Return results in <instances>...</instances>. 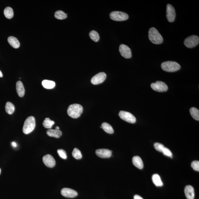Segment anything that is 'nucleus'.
<instances>
[{
	"instance_id": "nucleus-1",
	"label": "nucleus",
	"mask_w": 199,
	"mask_h": 199,
	"mask_svg": "<svg viewBox=\"0 0 199 199\" xmlns=\"http://www.w3.org/2000/svg\"><path fill=\"white\" fill-rule=\"evenodd\" d=\"M149 39L154 44H159L163 43V39L158 30L154 27H151L148 32Z\"/></svg>"
},
{
	"instance_id": "nucleus-2",
	"label": "nucleus",
	"mask_w": 199,
	"mask_h": 199,
	"mask_svg": "<svg viewBox=\"0 0 199 199\" xmlns=\"http://www.w3.org/2000/svg\"><path fill=\"white\" fill-rule=\"evenodd\" d=\"M83 111V107L77 104H72L70 105L67 110L68 115L73 118H78L82 114Z\"/></svg>"
},
{
	"instance_id": "nucleus-3",
	"label": "nucleus",
	"mask_w": 199,
	"mask_h": 199,
	"mask_svg": "<svg viewBox=\"0 0 199 199\" xmlns=\"http://www.w3.org/2000/svg\"><path fill=\"white\" fill-rule=\"evenodd\" d=\"M161 68L166 72H175L179 71L181 68V66L176 62L167 61L162 63Z\"/></svg>"
},
{
	"instance_id": "nucleus-4",
	"label": "nucleus",
	"mask_w": 199,
	"mask_h": 199,
	"mask_svg": "<svg viewBox=\"0 0 199 199\" xmlns=\"http://www.w3.org/2000/svg\"><path fill=\"white\" fill-rule=\"evenodd\" d=\"M35 126V117L30 116L25 120L24 124L23 131L24 134H28L34 130Z\"/></svg>"
},
{
	"instance_id": "nucleus-5",
	"label": "nucleus",
	"mask_w": 199,
	"mask_h": 199,
	"mask_svg": "<svg viewBox=\"0 0 199 199\" xmlns=\"http://www.w3.org/2000/svg\"><path fill=\"white\" fill-rule=\"evenodd\" d=\"M111 19L116 21H123L127 20L129 18L128 14L123 12L114 11L110 14Z\"/></svg>"
},
{
	"instance_id": "nucleus-6",
	"label": "nucleus",
	"mask_w": 199,
	"mask_h": 199,
	"mask_svg": "<svg viewBox=\"0 0 199 199\" xmlns=\"http://www.w3.org/2000/svg\"><path fill=\"white\" fill-rule=\"evenodd\" d=\"M199 38L197 35H192L188 37L185 39L184 44L188 48H192L199 44Z\"/></svg>"
},
{
	"instance_id": "nucleus-7",
	"label": "nucleus",
	"mask_w": 199,
	"mask_h": 199,
	"mask_svg": "<svg viewBox=\"0 0 199 199\" xmlns=\"http://www.w3.org/2000/svg\"><path fill=\"white\" fill-rule=\"evenodd\" d=\"M120 118L123 120L130 123H135L136 118L132 114L128 112L121 111L119 113Z\"/></svg>"
},
{
	"instance_id": "nucleus-8",
	"label": "nucleus",
	"mask_w": 199,
	"mask_h": 199,
	"mask_svg": "<svg viewBox=\"0 0 199 199\" xmlns=\"http://www.w3.org/2000/svg\"><path fill=\"white\" fill-rule=\"evenodd\" d=\"M151 87L154 90L158 92H164L168 90V86L164 82L160 81H156L151 84Z\"/></svg>"
},
{
	"instance_id": "nucleus-9",
	"label": "nucleus",
	"mask_w": 199,
	"mask_h": 199,
	"mask_svg": "<svg viewBox=\"0 0 199 199\" xmlns=\"http://www.w3.org/2000/svg\"><path fill=\"white\" fill-rule=\"evenodd\" d=\"M166 18L169 22H173L175 20L176 13L175 8L172 5L168 4L166 7Z\"/></svg>"
},
{
	"instance_id": "nucleus-10",
	"label": "nucleus",
	"mask_w": 199,
	"mask_h": 199,
	"mask_svg": "<svg viewBox=\"0 0 199 199\" xmlns=\"http://www.w3.org/2000/svg\"><path fill=\"white\" fill-rule=\"evenodd\" d=\"M106 74L103 72H100L92 77L91 82L94 85H98L103 82L106 78Z\"/></svg>"
},
{
	"instance_id": "nucleus-11",
	"label": "nucleus",
	"mask_w": 199,
	"mask_h": 199,
	"mask_svg": "<svg viewBox=\"0 0 199 199\" xmlns=\"http://www.w3.org/2000/svg\"><path fill=\"white\" fill-rule=\"evenodd\" d=\"M119 51L121 55L126 58H130L132 57L131 50L126 45L122 44L120 46Z\"/></svg>"
},
{
	"instance_id": "nucleus-12",
	"label": "nucleus",
	"mask_w": 199,
	"mask_h": 199,
	"mask_svg": "<svg viewBox=\"0 0 199 199\" xmlns=\"http://www.w3.org/2000/svg\"><path fill=\"white\" fill-rule=\"evenodd\" d=\"M61 194L64 197L70 198L76 197L78 195L76 191L71 188H63L62 189Z\"/></svg>"
},
{
	"instance_id": "nucleus-13",
	"label": "nucleus",
	"mask_w": 199,
	"mask_h": 199,
	"mask_svg": "<svg viewBox=\"0 0 199 199\" xmlns=\"http://www.w3.org/2000/svg\"><path fill=\"white\" fill-rule=\"evenodd\" d=\"M112 151L105 149H98L96 150V153L99 157L103 158H110L112 155Z\"/></svg>"
},
{
	"instance_id": "nucleus-14",
	"label": "nucleus",
	"mask_w": 199,
	"mask_h": 199,
	"mask_svg": "<svg viewBox=\"0 0 199 199\" xmlns=\"http://www.w3.org/2000/svg\"><path fill=\"white\" fill-rule=\"evenodd\" d=\"M43 163L47 167L52 168L54 167L55 165V161L54 158L50 155H45L43 158Z\"/></svg>"
},
{
	"instance_id": "nucleus-15",
	"label": "nucleus",
	"mask_w": 199,
	"mask_h": 199,
	"mask_svg": "<svg viewBox=\"0 0 199 199\" xmlns=\"http://www.w3.org/2000/svg\"><path fill=\"white\" fill-rule=\"evenodd\" d=\"M184 193L187 199H194L195 192L194 188L190 185H188L185 187Z\"/></svg>"
},
{
	"instance_id": "nucleus-16",
	"label": "nucleus",
	"mask_w": 199,
	"mask_h": 199,
	"mask_svg": "<svg viewBox=\"0 0 199 199\" xmlns=\"http://www.w3.org/2000/svg\"><path fill=\"white\" fill-rule=\"evenodd\" d=\"M17 93L20 97H23L25 94V89L23 83L20 81L17 82L16 84Z\"/></svg>"
},
{
	"instance_id": "nucleus-17",
	"label": "nucleus",
	"mask_w": 199,
	"mask_h": 199,
	"mask_svg": "<svg viewBox=\"0 0 199 199\" xmlns=\"http://www.w3.org/2000/svg\"><path fill=\"white\" fill-rule=\"evenodd\" d=\"M132 163L135 166L140 169L143 167V163L141 158L139 156H135L132 158Z\"/></svg>"
},
{
	"instance_id": "nucleus-18",
	"label": "nucleus",
	"mask_w": 199,
	"mask_h": 199,
	"mask_svg": "<svg viewBox=\"0 0 199 199\" xmlns=\"http://www.w3.org/2000/svg\"><path fill=\"white\" fill-rule=\"evenodd\" d=\"M8 41L9 44L14 48H18L20 46V43L18 39L15 37L10 36L8 38Z\"/></svg>"
},
{
	"instance_id": "nucleus-19",
	"label": "nucleus",
	"mask_w": 199,
	"mask_h": 199,
	"mask_svg": "<svg viewBox=\"0 0 199 199\" xmlns=\"http://www.w3.org/2000/svg\"><path fill=\"white\" fill-rule=\"evenodd\" d=\"M47 134L49 136L56 138H60L62 135V132L60 130L49 129L47 130Z\"/></svg>"
},
{
	"instance_id": "nucleus-20",
	"label": "nucleus",
	"mask_w": 199,
	"mask_h": 199,
	"mask_svg": "<svg viewBox=\"0 0 199 199\" xmlns=\"http://www.w3.org/2000/svg\"><path fill=\"white\" fill-rule=\"evenodd\" d=\"M42 85L47 89H52L55 86V83L52 80H44L42 82Z\"/></svg>"
},
{
	"instance_id": "nucleus-21",
	"label": "nucleus",
	"mask_w": 199,
	"mask_h": 199,
	"mask_svg": "<svg viewBox=\"0 0 199 199\" xmlns=\"http://www.w3.org/2000/svg\"><path fill=\"white\" fill-rule=\"evenodd\" d=\"M152 180L154 184L157 187H161L163 185L160 176L158 174H155L153 175Z\"/></svg>"
},
{
	"instance_id": "nucleus-22",
	"label": "nucleus",
	"mask_w": 199,
	"mask_h": 199,
	"mask_svg": "<svg viewBox=\"0 0 199 199\" xmlns=\"http://www.w3.org/2000/svg\"><path fill=\"white\" fill-rule=\"evenodd\" d=\"M6 112L9 114H12L14 112L15 110V107L14 105L11 102L6 103L5 107Z\"/></svg>"
},
{
	"instance_id": "nucleus-23",
	"label": "nucleus",
	"mask_w": 199,
	"mask_h": 199,
	"mask_svg": "<svg viewBox=\"0 0 199 199\" xmlns=\"http://www.w3.org/2000/svg\"><path fill=\"white\" fill-rule=\"evenodd\" d=\"M101 127L105 132L109 134H113L114 132L113 127L109 124L107 122H103L101 124Z\"/></svg>"
},
{
	"instance_id": "nucleus-24",
	"label": "nucleus",
	"mask_w": 199,
	"mask_h": 199,
	"mask_svg": "<svg viewBox=\"0 0 199 199\" xmlns=\"http://www.w3.org/2000/svg\"><path fill=\"white\" fill-rule=\"evenodd\" d=\"M4 14L6 18L8 19H11L14 16V10L11 7H6L4 10Z\"/></svg>"
},
{
	"instance_id": "nucleus-25",
	"label": "nucleus",
	"mask_w": 199,
	"mask_h": 199,
	"mask_svg": "<svg viewBox=\"0 0 199 199\" xmlns=\"http://www.w3.org/2000/svg\"><path fill=\"white\" fill-rule=\"evenodd\" d=\"M190 114L192 117L196 120H199V110L195 107L191 108L190 110Z\"/></svg>"
},
{
	"instance_id": "nucleus-26",
	"label": "nucleus",
	"mask_w": 199,
	"mask_h": 199,
	"mask_svg": "<svg viewBox=\"0 0 199 199\" xmlns=\"http://www.w3.org/2000/svg\"><path fill=\"white\" fill-rule=\"evenodd\" d=\"M54 124V121L51 120L50 118H47L43 121V125L45 128L51 129Z\"/></svg>"
},
{
	"instance_id": "nucleus-27",
	"label": "nucleus",
	"mask_w": 199,
	"mask_h": 199,
	"mask_svg": "<svg viewBox=\"0 0 199 199\" xmlns=\"http://www.w3.org/2000/svg\"><path fill=\"white\" fill-rule=\"evenodd\" d=\"M55 17L56 18L59 20L65 19L67 17V14L61 10H58L55 12Z\"/></svg>"
},
{
	"instance_id": "nucleus-28",
	"label": "nucleus",
	"mask_w": 199,
	"mask_h": 199,
	"mask_svg": "<svg viewBox=\"0 0 199 199\" xmlns=\"http://www.w3.org/2000/svg\"><path fill=\"white\" fill-rule=\"evenodd\" d=\"M89 36L90 39L94 42H97L99 40L100 37L98 33L94 30H92L89 33Z\"/></svg>"
},
{
	"instance_id": "nucleus-29",
	"label": "nucleus",
	"mask_w": 199,
	"mask_h": 199,
	"mask_svg": "<svg viewBox=\"0 0 199 199\" xmlns=\"http://www.w3.org/2000/svg\"><path fill=\"white\" fill-rule=\"evenodd\" d=\"M72 156L76 159H81L82 157L81 151L78 149L75 148L72 153Z\"/></svg>"
},
{
	"instance_id": "nucleus-30",
	"label": "nucleus",
	"mask_w": 199,
	"mask_h": 199,
	"mask_svg": "<svg viewBox=\"0 0 199 199\" xmlns=\"http://www.w3.org/2000/svg\"><path fill=\"white\" fill-rule=\"evenodd\" d=\"M154 146L156 150L160 152H162L163 149L165 147L162 144L159 143H155Z\"/></svg>"
},
{
	"instance_id": "nucleus-31",
	"label": "nucleus",
	"mask_w": 199,
	"mask_h": 199,
	"mask_svg": "<svg viewBox=\"0 0 199 199\" xmlns=\"http://www.w3.org/2000/svg\"><path fill=\"white\" fill-rule=\"evenodd\" d=\"M58 154L60 158L63 159H66L67 158V155L66 152L64 150L62 149H59L57 151Z\"/></svg>"
},
{
	"instance_id": "nucleus-32",
	"label": "nucleus",
	"mask_w": 199,
	"mask_h": 199,
	"mask_svg": "<svg viewBox=\"0 0 199 199\" xmlns=\"http://www.w3.org/2000/svg\"><path fill=\"white\" fill-rule=\"evenodd\" d=\"M191 166L194 170L199 171V162L198 161H194L192 162Z\"/></svg>"
},
{
	"instance_id": "nucleus-33",
	"label": "nucleus",
	"mask_w": 199,
	"mask_h": 199,
	"mask_svg": "<svg viewBox=\"0 0 199 199\" xmlns=\"http://www.w3.org/2000/svg\"><path fill=\"white\" fill-rule=\"evenodd\" d=\"M162 152H163V154L165 156L172 158L173 155L172 152L169 149L167 148V147H165Z\"/></svg>"
},
{
	"instance_id": "nucleus-34",
	"label": "nucleus",
	"mask_w": 199,
	"mask_h": 199,
	"mask_svg": "<svg viewBox=\"0 0 199 199\" xmlns=\"http://www.w3.org/2000/svg\"><path fill=\"white\" fill-rule=\"evenodd\" d=\"M134 199H143L139 195H136L134 196Z\"/></svg>"
},
{
	"instance_id": "nucleus-35",
	"label": "nucleus",
	"mask_w": 199,
	"mask_h": 199,
	"mask_svg": "<svg viewBox=\"0 0 199 199\" xmlns=\"http://www.w3.org/2000/svg\"><path fill=\"white\" fill-rule=\"evenodd\" d=\"M12 146L13 147H16L17 146V145L16 144V143L15 142H12Z\"/></svg>"
},
{
	"instance_id": "nucleus-36",
	"label": "nucleus",
	"mask_w": 199,
	"mask_h": 199,
	"mask_svg": "<svg viewBox=\"0 0 199 199\" xmlns=\"http://www.w3.org/2000/svg\"><path fill=\"white\" fill-rule=\"evenodd\" d=\"M3 76V75L2 72L0 71V77H2Z\"/></svg>"
},
{
	"instance_id": "nucleus-37",
	"label": "nucleus",
	"mask_w": 199,
	"mask_h": 199,
	"mask_svg": "<svg viewBox=\"0 0 199 199\" xmlns=\"http://www.w3.org/2000/svg\"><path fill=\"white\" fill-rule=\"evenodd\" d=\"M59 129H60V128L58 126H57L55 127V130H59Z\"/></svg>"
},
{
	"instance_id": "nucleus-38",
	"label": "nucleus",
	"mask_w": 199,
	"mask_h": 199,
	"mask_svg": "<svg viewBox=\"0 0 199 199\" xmlns=\"http://www.w3.org/2000/svg\"><path fill=\"white\" fill-rule=\"evenodd\" d=\"M1 169L0 168V174H1Z\"/></svg>"
}]
</instances>
